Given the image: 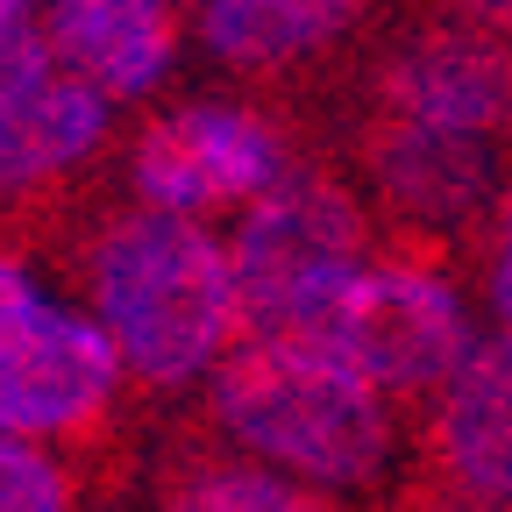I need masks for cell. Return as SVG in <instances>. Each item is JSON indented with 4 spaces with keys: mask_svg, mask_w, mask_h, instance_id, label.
I'll return each mask as SVG.
<instances>
[{
    "mask_svg": "<svg viewBox=\"0 0 512 512\" xmlns=\"http://www.w3.org/2000/svg\"><path fill=\"white\" fill-rule=\"evenodd\" d=\"M370 0H200V36L228 72H292L328 50Z\"/></svg>",
    "mask_w": 512,
    "mask_h": 512,
    "instance_id": "12",
    "label": "cell"
},
{
    "mask_svg": "<svg viewBox=\"0 0 512 512\" xmlns=\"http://www.w3.org/2000/svg\"><path fill=\"white\" fill-rule=\"evenodd\" d=\"M484 299H491V313L505 320V335H512V185H505V200L491 207V256H484Z\"/></svg>",
    "mask_w": 512,
    "mask_h": 512,
    "instance_id": "16",
    "label": "cell"
},
{
    "mask_svg": "<svg viewBox=\"0 0 512 512\" xmlns=\"http://www.w3.org/2000/svg\"><path fill=\"white\" fill-rule=\"evenodd\" d=\"M72 470H64L50 448L0 434V512H72Z\"/></svg>",
    "mask_w": 512,
    "mask_h": 512,
    "instance_id": "14",
    "label": "cell"
},
{
    "mask_svg": "<svg viewBox=\"0 0 512 512\" xmlns=\"http://www.w3.org/2000/svg\"><path fill=\"white\" fill-rule=\"evenodd\" d=\"M29 8H36V0H0V29H15V22H29Z\"/></svg>",
    "mask_w": 512,
    "mask_h": 512,
    "instance_id": "18",
    "label": "cell"
},
{
    "mask_svg": "<svg viewBox=\"0 0 512 512\" xmlns=\"http://www.w3.org/2000/svg\"><path fill=\"white\" fill-rule=\"evenodd\" d=\"M43 29L64 72L107 100H143L178 57V0H43Z\"/></svg>",
    "mask_w": 512,
    "mask_h": 512,
    "instance_id": "10",
    "label": "cell"
},
{
    "mask_svg": "<svg viewBox=\"0 0 512 512\" xmlns=\"http://www.w3.org/2000/svg\"><path fill=\"white\" fill-rule=\"evenodd\" d=\"M370 107L456 128V136L512 143V43H498L491 29L441 8L434 22H420L377 64V100Z\"/></svg>",
    "mask_w": 512,
    "mask_h": 512,
    "instance_id": "8",
    "label": "cell"
},
{
    "mask_svg": "<svg viewBox=\"0 0 512 512\" xmlns=\"http://www.w3.org/2000/svg\"><path fill=\"white\" fill-rule=\"evenodd\" d=\"M57 43L43 22H15V29H0V107H15L22 93H36L50 72H57Z\"/></svg>",
    "mask_w": 512,
    "mask_h": 512,
    "instance_id": "15",
    "label": "cell"
},
{
    "mask_svg": "<svg viewBox=\"0 0 512 512\" xmlns=\"http://www.w3.org/2000/svg\"><path fill=\"white\" fill-rule=\"evenodd\" d=\"M86 299L143 384L221 370V356L249 342L235 256L185 214L136 207L107 221L86 249Z\"/></svg>",
    "mask_w": 512,
    "mask_h": 512,
    "instance_id": "1",
    "label": "cell"
},
{
    "mask_svg": "<svg viewBox=\"0 0 512 512\" xmlns=\"http://www.w3.org/2000/svg\"><path fill=\"white\" fill-rule=\"evenodd\" d=\"M498 150L505 143L456 136V128H434V121H413V114H392V107H370L363 136H356V157H363L377 207L413 242H434V235L463 228V221H477L484 207L505 200L498 192Z\"/></svg>",
    "mask_w": 512,
    "mask_h": 512,
    "instance_id": "7",
    "label": "cell"
},
{
    "mask_svg": "<svg viewBox=\"0 0 512 512\" xmlns=\"http://www.w3.org/2000/svg\"><path fill=\"white\" fill-rule=\"evenodd\" d=\"M107 107L114 100L93 79L64 72V64L36 93L0 107V200H22V192H36L43 178L86 164L100 150V136H107V121H114Z\"/></svg>",
    "mask_w": 512,
    "mask_h": 512,
    "instance_id": "11",
    "label": "cell"
},
{
    "mask_svg": "<svg viewBox=\"0 0 512 512\" xmlns=\"http://www.w3.org/2000/svg\"><path fill=\"white\" fill-rule=\"evenodd\" d=\"M121 349L100 320L43 299L15 264H0V434L72 441L121 399Z\"/></svg>",
    "mask_w": 512,
    "mask_h": 512,
    "instance_id": "5",
    "label": "cell"
},
{
    "mask_svg": "<svg viewBox=\"0 0 512 512\" xmlns=\"http://www.w3.org/2000/svg\"><path fill=\"white\" fill-rule=\"evenodd\" d=\"M249 335H313L342 285L370 264V221L335 171L299 164L278 192L242 207L228 242Z\"/></svg>",
    "mask_w": 512,
    "mask_h": 512,
    "instance_id": "4",
    "label": "cell"
},
{
    "mask_svg": "<svg viewBox=\"0 0 512 512\" xmlns=\"http://www.w3.org/2000/svg\"><path fill=\"white\" fill-rule=\"evenodd\" d=\"M313 335L349 370H363L384 399H420V406H434V392L477 349L456 278L434 256V242H413V235L392 256H370L342 285V299L320 313Z\"/></svg>",
    "mask_w": 512,
    "mask_h": 512,
    "instance_id": "3",
    "label": "cell"
},
{
    "mask_svg": "<svg viewBox=\"0 0 512 512\" xmlns=\"http://www.w3.org/2000/svg\"><path fill=\"white\" fill-rule=\"evenodd\" d=\"M448 15H463V22H477V29H491L498 43H512V0H441Z\"/></svg>",
    "mask_w": 512,
    "mask_h": 512,
    "instance_id": "17",
    "label": "cell"
},
{
    "mask_svg": "<svg viewBox=\"0 0 512 512\" xmlns=\"http://www.w3.org/2000/svg\"><path fill=\"white\" fill-rule=\"evenodd\" d=\"M292 171H299L292 136L271 114L235 107V100H185L157 114L136 136V157H128L143 207L185 214V221H207L221 207H256Z\"/></svg>",
    "mask_w": 512,
    "mask_h": 512,
    "instance_id": "6",
    "label": "cell"
},
{
    "mask_svg": "<svg viewBox=\"0 0 512 512\" xmlns=\"http://www.w3.org/2000/svg\"><path fill=\"white\" fill-rule=\"evenodd\" d=\"M157 512H335L313 484H292L264 463H200L185 456L164 477Z\"/></svg>",
    "mask_w": 512,
    "mask_h": 512,
    "instance_id": "13",
    "label": "cell"
},
{
    "mask_svg": "<svg viewBox=\"0 0 512 512\" xmlns=\"http://www.w3.org/2000/svg\"><path fill=\"white\" fill-rule=\"evenodd\" d=\"M427 470L491 512H512V335L477 342L470 363L434 392Z\"/></svg>",
    "mask_w": 512,
    "mask_h": 512,
    "instance_id": "9",
    "label": "cell"
},
{
    "mask_svg": "<svg viewBox=\"0 0 512 512\" xmlns=\"http://www.w3.org/2000/svg\"><path fill=\"white\" fill-rule=\"evenodd\" d=\"M207 420L264 470L356 491L392 463V406L320 335H249L207 384Z\"/></svg>",
    "mask_w": 512,
    "mask_h": 512,
    "instance_id": "2",
    "label": "cell"
}]
</instances>
